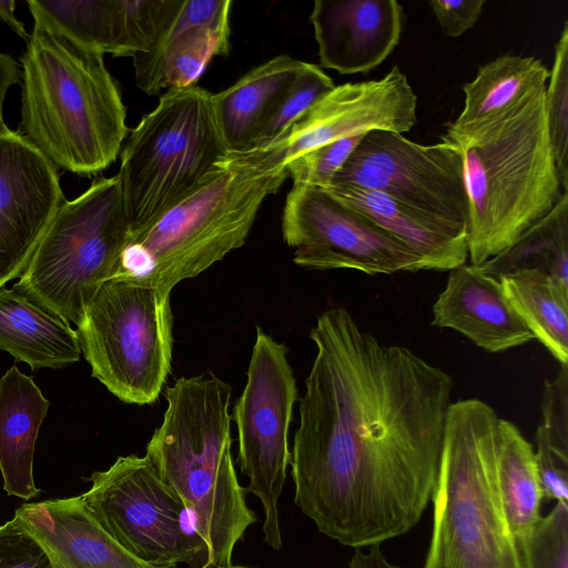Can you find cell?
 <instances>
[{"mask_svg": "<svg viewBox=\"0 0 568 568\" xmlns=\"http://www.w3.org/2000/svg\"><path fill=\"white\" fill-rule=\"evenodd\" d=\"M291 453L295 505L353 548L409 531L436 484L453 377L386 345L342 306L321 313Z\"/></svg>", "mask_w": 568, "mask_h": 568, "instance_id": "6da1fadb", "label": "cell"}, {"mask_svg": "<svg viewBox=\"0 0 568 568\" xmlns=\"http://www.w3.org/2000/svg\"><path fill=\"white\" fill-rule=\"evenodd\" d=\"M439 138L455 144L464 161L470 264L510 246L564 193L547 126L546 85L471 125H446Z\"/></svg>", "mask_w": 568, "mask_h": 568, "instance_id": "7a4b0ae2", "label": "cell"}, {"mask_svg": "<svg viewBox=\"0 0 568 568\" xmlns=\"http://www.w3.org/2000/svg\"><path fill=\"white\" fill-rule=\"evenodd\" d=\"M287 178L263 150L227 153L181 201L130 232L113 278L171 293L241 247Z\"/></svg>", "mask_w": 568, "mask_h": 568, "instance_id": "3957f363", "label": "cell"}, {"mask_svg": "<svg viewBox=\"0 0 568 568\" xmlns=\"http://www.w3.org/2000/svg\"><path fill=\"white\" fill-rule=\"evenodd\" d=\"M231 386L213 374L165 388L166 409L145 456L184 505L207 548V568L232 565L234 547L257 521L232 457Z\"/></svg>", "mask_w": 568, "mask_h": 568, "instance_id": "277c9868", "label": "cell"}, {"mask_svg": "<svg viewBox=\"0 0 568 568\" xmlns=\"http://www.w3.org/2000/svg\"><path fill=\"white\" fill-rule=\"evenodd\" d=\"M21 65L17 132L55 169L94 175L109 168L128 126L121 92L103 54L34 23Z\"/></svg>", "mask_w": 568, "mask_h": 568, "instance_id": "5b68a950", "label": "cell"}, {"mask_svg": "<svg viewBox=\"0 0 568 568\" xmlns=\"http://www.w3.org/2000/svg\"><path fill=\"white\" fill-rule=\"evenodd\" d=\"M499 418L477 398L450 404L432 495L433 531L424 568H526L496 485Z\"/></svg>", "mask_w": 568, "mask_h": 568, "instance_id": "8992f818", "label": "cell"}, {"mask_svg": "<svg viewBox=\"0 0 568 568\" xmlns=\"http://www.w3.org/2000/svg\"><path fill=\"white\" fill-rule=\"evenodd\" d=\"M212 95L197 85L169 89L131 131L116 174L130 232L175 205L227 155Z\"/></svg>", "mask_w": 568, "mask_h": 568, "instance_id": "52a82bcc", "label": "cell"}, {"mask_svg": "<svg viewBox=\"0 0 568 568\" xmlns=\"http://www.w3.org/2000/svg\"><path fill=\"white\" fill-rule=\"evenodd\" d=\"M130 231L119 176L97 179L59 207L13 288L78 326L115 275Z\"/></svg>", "mask_w": 568, "mask_h": 568, "instance_id": "ba28073f", "label": "cell"}, {"mask_svg": "<svg viewBox=\"0 0 568 568\" xmlns=\"http://www.w3.org/2000/svg\"><path fill=\"white\" fill-rule=\"evenodd\" d=\"M91 374L126 404L149 405L171 372V293L112 278L77 326Z\"/></svg>", "mask_w": 568, "mask_h": 568, "instance_id": "9c48e42d", "label": "cell"}, {"mask_svg": "<svg viewBox=\"0 0 568 568\" xmlns=\"http://www.w3.org/2000/svg\"><path fill=\"white\" fill-rule=\"evenodd\" d=\"M90 481L82 503L132 556L155 568H207L205 542L146 456H121L106 470L94 471Z\"/></svg>", "mask_w": 568, "mask_h": 568, "instance_id": "30bf717a", "label": "cell"}, {"mask_svg": "<svg viewBox=\"0 0 568 568\" xmlns=\"http://www.w3.org/2000/svg\"><path fill=\"white\" fill-rule=\"evenodd\" d=\"M287 353L284 343L256 327L246 384L233 412L240 466L248 478L244 490L260 499L264 541L274 550L282 548L278 498L291 463L288 433L298 395Z\"/></svg>", "mask_w": 568, "mask_h": 568, "instance_id": "8fae6325", "label": "cell"}, {"mask_svg": "<svg viewBox=\"0 0 568 568\" xmlns=\"http://www.w3.org/2000/svg\"><path fill=\"white\" fill-rule=\"evenodd\" d=\"M342 185L382 193L428 217L467 230L464 161L453 143L425 145L397 132L371 130L331 186Z\"/></svg>", "mask_w": 568, "mask_h": 568, "instance_id": "7c38bea8", "label": "cell"}, {"mask_svg": "<svg viewBox=\"0 0 568 568\" xmlns=\"http://www.w3.org/2000/svg\"><path fill=\"white\" fill-rule=\"evenodd\" d=\"M293 262L308 270L349 268L368 275L424 271L420 257L374 221L326 190L293 185L282 216Z\"/></svg>", "mask_w": 568, "mask_h": 568, "instance_id": "4fadbf2b", "label": "cell"}, {"mask_svg": "<svg viewBox=\"0 0 568 568\" xmlns=\"http://www.w3.org/2000/svg\"><path fill=\"white\" fill-rule=\"evenodd\" d=\"M417 121V95L395 65L383 78L338 85L318 100L280 139L261 149L277 164L333 141L371 130L405 133Z\"/></svg>", "mask_w": 568, "mask_h": 568, "instance_id": "5bb4252c", "label": "cell"}, {"mask_svg": "<svg viewBox=\"0 0 568 568\" xmlns=\"http://www.w3.org/2000/svg\"><path fill=\"white\" fill-rule=\"evenodd\" d=\"M65 201L57 169L21 134H0V288L26 271Z\"/></svg>", "mask_w": 568, "mask_h": 568, "instance_id": "9a60e30c", "label": "cell"}, {"mask_svg": "<svg viewBox=\"0 0 568 568\" xmlns=\"http://www.w3.org/2000/svg\"><path fill=\"white\" fill-rule=\"evenodd\" d=\"M231 0H183L154 48L133 58L136 87L149 95L195 85L210 61L230 51Z\"/></svg>", "mask_w": 568, "mask_h": 568, "instance_id": "2e32d148", "label": "cell"}, {"mask_svg": "<svg viewBox=\"0 0 568 568\" xmlns=\"http://www.w3.org/2000/svg\"><path fill=\"white\" fill-rule=\"evenodd\" d=\"M310 21L322 68L368 73L398 44L404 10L396 0H316Z\"/></svg>", "mask_w": 568, "mask_h": 568, "instance_id": "e0dca14e", "label": "cell"}, {"mask_svg": "<svg viewBox=\"0 0 568 568\" xmlns=\"http://www.w3.org/2000/svg\"><path fill=\"white\" fill-rule=\"evenodd\" d=\"M432 324L457 331L490 353L535 339L509 302L500 278L474 264L450 271L433 305Z\"/></svg>", "mask_w": 568, "mask_h": 568, "instance_id": "ac0fdd59", "label": "cell"}, {"mask_svg": "<svg viewBox=\"0 0 568 568\" xmlns=\"http://www.w3.org/2000/svg\"><path fill=\"white\" fill-rule=\"evenodd\" d=\"M16 516L43 547L52 568H155L108 535L80 496L23 504Z\"/></svg>", "mask_w": 568, "mask_h": 568, "instance_id": "d6986e66", "label": "cell"}, {"mask_svg": "<svg viewBox=\"0 0 568 568\" xmlns=\"http://www.w3.org/2000/svg\"><path fill=\"white\" fill-rule=\"evenodd\" d=\"M326 191L413 250L420 257L424 271H452L468 258L464 227L428 217L375 191L348 185L331 186Z\"/></svg>", "mask_w": 568, "mask_h": 568, "instance_id": "ffe728a7", "label": "cell"}, {"mask_svg": "<svg viewBox=\"0 0 568 568\" xmlns=\"http://www.w3.org/2000/svg\"><path fill=\"white\" fill-rule=\"evenodd\" d=\"M49 400L30 376L17 366L0 378V470L8 495L30 499L39 494L33 457Z\"/></svg>", "mask_w": 568, "mask_h": 568, "instance_id": "44dd1931", "label": "cell"}, {"mask_svg": "<svg viewBox=\"0 0 568 568\" xmlns=\"http://www.w3.org/2000/svg\"><path fill=\"white\" fill-rule=\"evenodd\" d=\"M303 61L277 55L212 95L214 114L229 153L251 150L271 112L298 74Z\"/></svg>", "mask_w": 568, "mask_h": 568, "instance_id": "7402d4cb", "label": "cell"}, {"mask_svg": "<svg viewBox=\"0 0 568 568\" xmlns=\"http://www.w3.org/2000/svg\"><path fill=\"white\" fill-rule=\"evenodd\" d=\"M0 349L31 369L62 368L82 354L77 331L16 288H0Z\"/></svg>", "mask_w": 568, "mask_h": 568, "instance_id": "603a6c76", "label": "cell"}, {"mask_svg": "<svg viewBox=\"0 0 568 568\" xmlns=\"http://www.w3.org/2000/svg\"><path fill=\"white\" fill-rule=\"evenodd\" d=\"M495 475L508 528L524 548L525 539L541 517L544 496L531 444L515 424L503 418L497 429Z\"/></svg>", "mask_w": 568, "mask_h": 568, "instance_id": "cb8c5ba5", "label": "cell"}, {"mask_svg": "<svg viewBox=\"0 0 568 568\" xmlns=\"http://www.w3.org/2000/svg\"><path fill=\"white\" fill-rule=\"evenodd\" d=\"M549 70L535 57L501 54L479 67L473 81L465 83L464 109L458 118L446 123L462 129L499 113L530 91L546 85Z\"/></svg>", "mask_w": 568, "mask_h": 568, "instance_id": "d4e9b609", "label": "cell"}, {"mask_svg": "<svg viewBox=\"0 0 568 568\" xmlns=\"http://www.w3.org/2000/svg\"><path fill=\"white\" fill-rule=\"evenodd\" d=\"M515 311L560 365H568V287L534 270L499 277Z\"/></svg>", "mask_w": 568, "mask_h": 568, "instance_id": "484cf974", "label": "cell"}, {"mask_svg": "<svg viewBox=\"0 0 568 568\" xmlns=\"http://www.w3.org/2000/svg\"><path fill=\"white\" fill-rule=\"evenodd\" d=\"M34 23L101 54L124 57V16L118 1L28 0Z\"/></svg>", "mask_w": 568, "mask_h": 568, "instance_id": "4316f807", "label": "cell"}, {"mask_svg": "<svg viewBox=\"0 0 568 568\" xmlns=\"http://www.w3.org/2000/svg\"><path fill=\"white\" fill-rule=\"evenodd\" d=\"M480 266L498 278L534 270L568 287V192L562 193L546 216Z\"/></svg>", "mask_w": 568, "mask_h": 568, "instance_id": "83f0119b", "label": "cell"}, {"mask_svg": "<svg viewBox=\"0 0 568 568\" xmlns=\"http://www.w3.org/2000/svg\"><path fill=\"white\" fill-rule=\"evenodd\" d=\"M334 88L332 78L320 65L303 61L298 74L271 112L251 150L263 149L283 136Z\"/></svg>", "mask_w": 568, "mask_h": 568, "instance_id": "f1b7e54d", "label": "cell"}, {"mask_svg": "<svg viewBox=\"0 0 568 568\" xmlns=\"http://www.w3.org/2000/svg\"><path fill=\"white\" fill-rule=\"evenodd\" d=\"M546 88V116L555 161L564 191H568V21L555 47Z\"/></svg>", "mask_w": 568, "mask_h": 568, "instance_id": "f546056e", "label": "cell"}, {"mask_svg": "<svg viewBox=\"0 0 568 568\" xmlns=\"http://www.w3.org/2000/svg\"><path fill=\"white\" fill-rule=\"evenodd\" d=\"M526 568H568V501H557L524 541Z\"/></svg>", "mask_w": 568, "mask_h": 568, "instance_id": "4dcf8cb0", "label": "cell"}, {"mask_svg": "<svg viewBox=\"0 0 568 568\" xmlns=\"http://www.w3.org/2000/svg\"><path fill=\"white\" fill-rule=\"evenodd\" d=\"M365 134L343 138L310 150L286 164L293 185L327 190Z\"/></svg>", "mask_w": 568, "mask_h": 568, "instance_id": "1f68e13d", "label": "cell"}, {"mask_svg": "<svg viewBox=\"0 0 568 568\" xmlns=\"http://www.w3.org/2000/svg\"><path fill=\"white\" fill-rule=\"evenodd\" d=\"M535 444L568 457V365H560L557 376L545 381L541 400V423L536 429Z\"/></svg>", "mask_w": 568, "mask_h": 568, "instance_id": "d6a6232c", "label": "cell"}, {"mask_svg": "<svg viewBox=\"0 0 568 568\" xmlns=\"http://www.w3.org/2000/svg\"><path fill=\"white\" fill-rule=\"evenodd\" d=\"M0 568H52L43 547L16 515L0 525Z\"/></svg>", "mask_w": 568, "mask_h": 568, "instance_id": "836d02e7", "label": "cell"}, {"mask_svg": "<svg viewBox=\"0 0 568 568\" xmlns=\"http://www.w3.org/2000/svg\"><path fill=\"white\" fill-rule=\"evenodd\" d=\"M486 0H432L428 2L444 34L457 38L479 19Z\"/></svg>", "mask_w": 568, "mask_h": 568, "instance_id": "e575fe53", "label": "cell"}, {"mask_svg": "<svg viewBox=\"0 0 568 568\" xmlns=\"http://www.w3.org/2000/svg\"><path fill=\"white\" fill-rule=\"evenodd\" d=\"M20 78L21 72L16 60L9 54L0 52V134L10 130L3 120V102L8 90L18 83Z\"/></svg>", "mask_w": 568, "mask_h": 568, "instance_id": "d590c367", "label": "cell"}, {"mask_svg": "<svg viewBox=\"0 0 568 568\" xmlns=\"http://www.w3.org/2000/svg\"><path fill=\"white\" fill-rule=\"evenodd\" d=\"M349 568H400L390 564L379 549V545L372 546L371 550L365 552L362 548H356L349 560Z\"/></svg>", "mask_w": 568, "mask_h": 568, "instance_id": "8d00e7d4", "label": "cell"}, {"mask_svg": "<svg viewBox=\"0 0 568 568\" xmlns=\"http://www.w3.org/2000/svg\"><path fill=\"white\" fill-rule=\"evenodd\" d=\"M13 0H0V19L6 22L19 37L28 41L29 34L22 22H20L14 16Z\"/></svg>", "mask_w": 568, "mask_h": 568, "instance_id": "74e56055", "label": "cell"}, {"mask_svg": "<svg viewBox=\"0 0 568 568\" xmlns=\"http://www.w3.org/2000/svg\"><path fill=\"white\" fill-rule=\"evenodd\" d=\"M209 568H214V567H209ZM223 568H247V567H242V566H229V567H223Z\"/></svg>", "mask_w": 568, "mask_h": 568, "instance_id": "f35d334b", "label": "cell"}]
</instances>
